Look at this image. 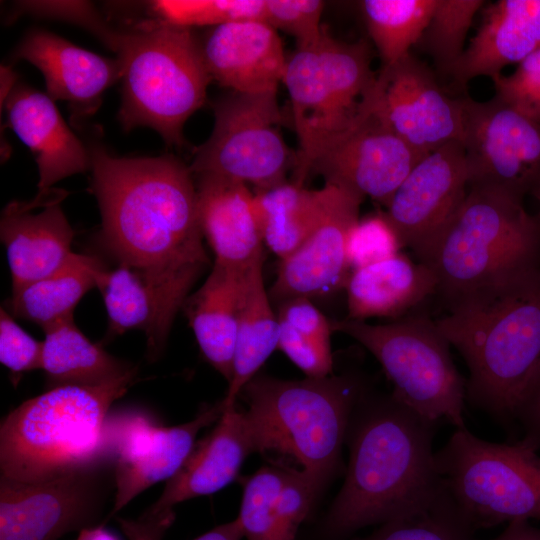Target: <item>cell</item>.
Wrapping results in <instances>:
<instances>
[{
    "instance_id": "obj_1",
    "label": "cell",
    "mask_w": 540,
    "mask_h": 540,
    "mask_svg": "<svg viewBox=\"0 0 540 540\" xmlns=\"http://www.w3.org/2000/svg\"><path fill=\"white\" fill-rule=\"evenodd\" d=\"M92 182L101 214L98 242L137 273L152 292L155 321L147 359L161 354L174 319L210 265L197 215L189 166L172 155L114 157L90 149Z\"/></svg>"
},
{
    "instance_id": "obj_2",
    "label": "cell",
    "mask_w": 540,
    "mask_h": 540,
    "mask_svg": "<svg viewBox=\"0 0 540 540\" xmlns=\"http://www.w3.org/2000/svg\"><path fill=\"white\" fill-rule=\"evenodd\" d=\"M435 424L393 394L360 399L349 426L345 481L321 528L328 540L408 515L444 486L433 451Z\"/></svg>"
},
{
    "instance_id": "obj_3",
    "label": "cell",
    "mask_w": 540,
    "mask_h": 540,
    "mask_svg": "<svg viewBox=\"0 0 540 540\" xmlns=\"http://www.w3.org/2000/svg\"><path fill=\"white\" fill-rule=\"evenodd\" d=\"M448 302L436 324L467 365L466 399L495 419H516L540 382V265Z\"/></svg>"
},
{
    "instance_id": "obj_4",
    "label": "cell",
    "mask_w": 540,
    "mask_h": 540,
    "mask_svg": "<svg viewBox=\"0 0 540 540\" xmlns=\"http://www.w3.org/2000/svg\"><path fill=\"white\" fill-rule=\"evenodd\" d=\"M136 374L101 386L49 388L13 409L0 427L1 476L42 482L98 458L110 407Z\"/></svg>"
},
{
    "instance_id": "obj_5",
    "label": "cell",
    "mask_w": 540,
    "mask_h": 540,
    "mask_svg": "<svg viewBox=\"0 0 540 540\" xmlns=\"http://www.w3.org/2000/svg\"><path fill=\"white\" fill-rule=\"evenodd\" d=\"M259 452L290 455L320 488L336 471L363 396L352 375L281 380L254 376L243 388Z\"/></svg>"
},
{
    "instance_id": "obj_6",
    "label": "cell",
    "mask_w": 540,
    "mask_h": 540,
    "mask_svg": "<svg viewBox=\"0 0 540 540\" xmlns=\"http://www.w3.org/2000/svg\"><path fill=\"white\" fill-rule=\"evenodd\" d=\"M117 54L123 80L118 118L125 131L147 126L182 147L183 126L205 102L212 80L201 43L190 28L160 19L123 33Z\"/></svg>"
},
{
    "instance_id": "obj_7",
    "label": "cell",
    "mask_w": 540,
    "mask_h": 540,
    "mask_svg": "<svg viewBox=\"0 0 540 540\" xmlns=\"http://www.w3.org/2000/svg\"><path fill=\"white\" fill-rule=\"evenodd\" d=\"M540 218L522 199L469 187L425 264L448 300L515 271L540 265Z\"/></svg>"
},
{
    "instance_id": "obj_8",
    "label": "cell",
    "mask_w": 540,
    "mask_h": 540,
    "mask_svg": "<svg viewBox=\"0 0 540 540\" xmlns=\"http://www.w3.org/2000/svg\"><path fill=\"white\" fill-rule=\"evenodd\" d=\"M436 463L444 488L475 530L540 521V454L521 440L493 443L456 428Z\"/></svg>"
},
{
    "instance_id": "obj_9",
    "label": "cell",
    "mask_w": 540,
    "mask_h": 540,
    "mask_svg": "<svg viewBox=\"0 0 540 540\" xmlns=\"http://www.w3.org/2000/svg\"><path fill=\"white\" fill-rule=\"evenodd\" d=\"M332 330L363 345L392 382V394L430 422L447 420L465 427L466 380L457 370L450 343L436 321L413 315L372 325L349 318L331 322Z\"/></svg>"
},
{
    "instance_id": "obj_10",
    "label": "cell",
    "mask_w": 540,
    "mask_h": 540,
    "mask_svg": "<svg viewBox=\"0 0 540 540\" xmlns=\"http://www.w3.org/2000/svg\"><path fill=\"white\" fill-rule=\"evenodd\" d=\"M209 138L195 148L191 173L232 179L255 190L282 182L295 166L281 134L282 113L277 92H231L213 105Z\"/></svg>"
},
{
    "instance_id": "obj_11",
    "label": "cell",
    "mask_w": 540,
    "mask_h": 540,
    "mask_svg": "<svg viewBox=\"0 0 540 540\" xmlns=\"http://www.w3.org/2000/svg\"><path fill=\"white\" fill-rule=\"evenodd\" d=\"M114 495L113 464L104 456L42 482L1 476L0 540H58L70 532L104 526Z\"/></svg>"
},
{
    "instance_id": "obj_12",
    "label": "cell",
    "mask_w": 540,
    "mask_h": 540,
    "mask_svg": "<svg viewBox=\"0 0 540 540\" xmlns=\"http://www.w3.org/2000/svg\"><path fill=\"white\" fill-rule=\"evenodd\" d=\"M282 82L299 143L293 182L303 185L315 158L364 113L367 82L352 64L324 58L319 40L288 58Z\"/></svg>"
},
{
    "instance_id": "obj_13",
    "label": "cell",
    "mask_w": 540,
    "mask_h": 540,
    "mask_svg": "<svg viewBox=\"0 0 540 540\" xmlns=\"http://www.w3.org/2000/svg\"><path fill=\"white\" fill-rule=\"evenodd\" d=\"M224 408L221 399L203 407L192 420L170 427L141 410L109 414L100 455L113 464L115 495L105 524L144 490L170 479L191 453L199 431L217 422Z\"/></svg>"
},
{
    "instance_id": "obj_14",
    "label": "cell",
    "mask_w": 540,
    "mask_h": 540,
    "mask_svg": "<svg viewBox=\"0 0 540 540\" xmlns=\"http://www.w3.org/2000/svg\"><path fill=\"white\" fill-rule=\"evenodd\" d=\"M461 99L468 188H491L523 200L540 182V122L495 97Z\"/></svg>"
},
{
    "instance_id": "obj_15",
    "label": "cell",
    "mask_w": 540,
    "mask_h": 540,
    "mask_svg": "<svg viewBox=\"0 0 540 540\" xmlns=\"http://www.w3.org/2000/svg\"><path fill=\"white\" fill-rule=\"evenodd\" d=\"M254 452L259 446L247 412L237 403L225 407L212 431L195 443L181 468L166 481L159 498L138 518L119 519L123 532L130 540H162L175 520L176 505L230 484Z\"/></svg>"
},
{
    "instance_id": "obj_16",
    "label": "cell",
    "mask_w": 540,
    "mask_h": 540,
    "mask_svg": "<svg viewBox=\"0 0 540 540\" xmlns=\"http://www.w3.org/2000/svg\"><path fill=\"white\" fill-rule=\"evenodd\" d=\"M468 192L461 141L424 155L392 195L384 212L403 247L426 263L440 233Z\"/></svg>"
},
{
    "instance_id": "obj_17",
    "label": "cell",
    "mask_w": 540,
    "mask_h": 540,
    "mask_svg": "<svg viewBox=\"0 0 540 540\" xmlns=\"http://www.w3.org/2000/svg\"><path fill=\"white\" fill-rule=\"evenodd\" d=\"M423 156L376 113L374 87L365 112L348 131L315 158L310 173L321 175L325 184L370 197L386 207Z\"/></svg>"
},
{
    "instance_id": "obj_18",
    "label": "cell",
    "mask_w": 540,
    "mask_h": 540,
    "mask_svg": "<svg viewBox=\"0 0 540 540\" xmlns=\"http://www.w3.org/2000/svg\"><path fill=\"white\" fill-rule=\"evenodd\" d=\"M375 111L423 155L462 139V99L443 92L428 66L412 54L381 68L375 84Z\"/></svg>"
},
{
    "instance_id": "obj_19",
    "label": "cell",
    "mask_w": 540,
    "mask_h": 540,
    "mask_svg": "<svg viewBox=\"0 0 540 540\" xmlns=\"http://www.w3.org/2000/svg\"><path fill=\"white\" fill-rule=\"evenodd\" d=\"M331 186L326 209L309 236L281 259L271 297L279 303L292 298L325 295L345 283L351 273L346 243L359 219L364 197L346 188Z\"/></svg>"
},
{
    "instance_id": "obj_20",
    "label": "cell",
    "mask_w": 540,
    "mask_h": 540,
    "mask_svg": "<svg viewBox=\"0 0 540 540\" xmlns=\"http://www.w3.org/2000/svg\"><path fill=\"white\" fill-rule=\"evenodd\" d=\"M68 192L38 190L30 201H12L2 211L0 237L6 249L12 290L44 278L73 253L74 231L61 207Z\"/></svg>"
},
{
    "instance_id": "obj_21",
    "label": "cell",
    "mask_w": 540,
    "mask_h": 540,
    "mask_svg": "<svg viewBox=\"0 0 540 540\" xmlns=\"http://www.w3.org/2000/svg\"><path fill=\"white\" fill-rule=\"evenodd\" d=\"M211 78L233 92H277L287 60L277 31L261 20L216 26L201 43Z\"/></svg>"
},
{
    "instance_id": "obj_22",
    "label": "cell",
    "mask_w": 540,
    "mask_h": 540,
    "mask_svg": "<svg viewBox=\"0 0 540 540\" xmlns=\"http://www.w3.org/2000/svg\"><path fill=\"white\" fill-rule=\"evenodd\" d=\"M14 57L42 72L47 95L52 100L67 101L75 121L93 115L104 90L122 77L118 58L102 57L42 30L30 32Z\"/></svg>"
},
{
    "instance_id": "obj_23",
    "label": "cell",
    "mask_w": 540,
    "mask_h": 540,
    "mask_svg": "<svg viewBox=\"0 0 540 540\" xmlns=\"http://www.w3.org/2000/svg\"><path fill=\"white\" fill-rule=\"evenodd\" d=\"M197 215L215 261L240 271L264 255L254 192L221 176L198 175Z\"/></svg>"
},
{
    "instance_id": "obj_24",
    "label": "cell",
    "mask_w": 540,
    "mask_h": 540,
    "mask_svg": "<svg viewBox=\"0 0 540 540\" xmlns=\"http://www.w3.org/2000/svg\"><path fill=\"white\" fill-rule=\"evenodd\" d=\"M4 105L11 128L34 155L38 190L52 188L56 182L91 168L90 152L48 95L17 84Z\"/></svg>"
},
{
    "instance_id": "obj_25",
    "label": "cell",
    "mask_w": 540,
    "mask_h": 540,
    "mask_svg": "<svg viewBox=\"0 0 540 540\" xmlns=\"http://www.w3.org/2000/svg\"><path fill=\"white\" fill-rule=\"evenodd\" d=\"M483 12L480 27L447 74L461 86L481 76L492 79L540 49V0H499Z\"/></svg>"
},
{
    "instance_id": "obj_26",
    "label": "cell",
    "mask_w": 540,
    "mask_h": 540,
    "mask_svg": "<svg viewBox=\"0 0 540 540\" xmlns=\"http://www.w3.org/2000/svg\"><path fill=\"white\" fill-rule=\"evenodd\" d=\"M348 317H398L437 291L433 270L399 253L352 271L345 283Z\"/></svg>"
},
{
    "instance_id": "obj_27",
    "label": "cell",
    "mask_w": 540,
    "mask_h": 540,
    "mask_svg": "<svg viewBox=\"0 0 540 540\" xmlns=\"http://www.w3.org/2000/svg\"><path fill=\"white\" fill-rule=\"evenodd\" d=\"M243 271L214 262L205 282L181 308L203 356L228 383L233 375Z\"/></svg>"
},
{
    "instance_id": "obj_28",
    "label": "cell",
    "mask_w": 540,
    "mask_h": 540,
    "mask_svg": "<svg viewBox=\"0 0 540 540\" xmlns=\"http://www.w3.org/2000/svg\"><path fill=\"white\" fill-rule=\"evenodd\" d=\"M264 255L242 273L233 375L224 406L237 403L245 385L278 348L279 319L274 313L263 279Z\"/></svg>"
},
{
    "instance_id": "obj_29",
    "label": "cell",
    "mask_w": 540,
    "mask_h": 540,
    "mask_svg": "<svg viewBox=\"0 0 540 540\" xmlns=\"http://www.w3.org/2000/svg\"><path fill=\"white\" fill-rule=\"evenodd\" d=\"M42 370L47 389L65 386H101L137 373V368L106 352L77 327L73 315L44 329Z\"/></svg>"
},
{
    "instance_id": "obj_30",
    "label": "cell",
    "mask_w": 540,
    "mask_h": 540,
    "mask_svg": "<svg viewBox=\"0 0 540 540\" xmlns=\"http://www.w3.org/2000/svg\"><path fill=\"white\" fill-rule=\"evenodd\" d=\"M287 467L264 466L243 485L239 520L247 540H295L311 511L298 488L283 487Z\"/></svg>"
},
{
    "instance_id": "obj_31",
    "label": "cell",
    "mask_w": 540,
    "mask_h": 540,
    "mask_svg": "<svg viewBox=\"0 0 540 540\" xmlns=\"http://www.w3.org/2000/svg\"><path fill=\"white\" fill-rule=\"evenodd\" d=\"M106 266L96 256L72 253L48 276L12 290L10 314L33 322L42 329L73 315L82 297L97 286Z\"/></svg>"
},
{
    "instance_id": "obj_32",
    "label": "cell",
    "mask_w": 540,
    "mask_h": 540,
    "mask_svg": "<svg viewBox=\"0 0 540 540\" xmlns=\"http://www.w3.org/2000/svg\"><path fill=\"white\" fill-rule=\"evenodd\" d=\"M331 186L311 190L295 182L255 190L263 242L280 259L297 249L321 219Z\"/></svg>"
},
{
    "instance_id": "obj_33",
    "label": "cell",
    "mask_w": 540,
    "mask_h": 540,
    "mask_svg": "<svg viewBox=\"0 0 540 540\" xmlns=\"http://www.w3.org/2000/svg\"><path fill=\"white\" fill-rule=\"evenodd\" d=\"M438 0H365L362 13L382 67L411 54L427 28Z\"/></svg>"
},
{
    "instance_id": "obj_34",
    "label": "cell",
    "mask_w": 540,
    "mask_h": 540,
    "mask_svg": "<svg viewBox=\"0 0 540 540\" xmlns=\"http://www.w3.org/2000/svg\"><path fill=\"white\" fill-rule=\"evenodd\" d=\"M108 316L106 339L131 329H140L146 337L155 321V303L144 280L124 265L105 267L97 278Z\"/></svg>"
},
{
    "instance_id": "obj_35",
    "label": "cell",
    "mask_w": 540,
    "mask_h": 540,
    "mask_svg": "<svg viewBox=\"0 0 540 540\" xmlns=\"http://www.w3.org/2000/svg\"><path fill=\"white\" fill-rule=\"evenodd\" d=\"M474 531L444 488L428 505L351 540H474Z\"/></svg>"
},
{
    "instance_id": "obj_36",
    "label": "cell",
    "mask_w": 540,
    "mask_h": 540,
    "mask_svg": "<svg viewBox=\"0 0 540 540\" xmlns=\"http://www.w3.org/2000/svg\"><path fill=\"white\" fill-rule=\"evenodd\" d=\"M482 0H438L417 46L448 74L465 50V41Z\"/></svg>"
},
{
    "instance_id": "obj_37",
    "label": "cell",
    "mask_w": 540,
    "mask_h": 540,
    "mask_svg": "<svg viewBox=\"0 0 540 540\" xmlns=\"http://www.w3.org/2000/svg\"><path fill=\"white\" fill-rule=\"evenodd\" d=\"M153 8L162 20L187 28L264 18V0H159Z\"/></svg>"
},
{
    "instance_id": "obj_38",
    "label": "cell",
    "mask_w": 540,
    "mask_h": 540,
    "mask_svg": "<svg viewBox=\"0 0 540 540\" xmlns=\"http://www.w3.org/2000/svg\"><path fill=\"white\" fill-rule=\"evenodd\" d=\"M403 247L384 212L359 218L352 226L346 243L350 271L388 259Z\"/></svg>"
},
{
    "instance_id": "obj_39",
    "label": "cell",
    "mask_w": 540,
    "mask_h": 540,
    "mask_svg": "<svg viewBox=\"0 0 540 540\" xmlns=\"http://www.w3.org/2000/svg\"><path fill=\"white\" fill-rule=\"evenodd\" d=\"M323 8L320 0H264L263 21L294 37L297 48H307L321 37Z\"/></svg>"
},
{
    "instance_id": "obj_40",
    "label": "cell",
    "mask_w": 540,
    "mask_h": 540,
    "mask_svg": "<svg viewBox=\"0 0 540 540\" xmlns=\"http://www.w3.org/2000/svg\"><path fill=\"white\" fill-rule=\"evenodd\" d=\"M491 80L495 98L540 122V49L520 62L511 74Z\"/></svg>"
},
{
    "instance_id": "obj_41",
    "label": "cell",
    "mask_w": 540,
    "mask_h": 540,
    "mask_svg": "<svg viewBox=\"0 0 540 540\" xmlns=\"http://www.w3.org/2000/svg\"><path fill=\"white\" fill-rule=\"evenodd\" d=\"M21 11L41 16L64 19L83 26L108 46L118 52L123 33L110 27L93 5L84 1H25L19 3Z\"/></svg>"
},
{
    "instance_id": "obj_42",
    "label": "cell",
    "mask_w": 540,
    "mask_h": 540,
    "mask_svg": "<svg viewBox=\"0 0 540 540\" xmlns=\"http://www.w3.org/2000/svg\"><path fill=\"white\" fill-rule=\"evenodd\" d=\"M43 341L23 330L5 309L0 311V361L13 374L42 368Z\"/></svg>"
},
{
    "instance_id": "obj_43",
    "label": "cell",
    "mask_w": 540,
    "mask_h": 540,
    "mask_svg": "<svg viewBox=\"0 0 540 540\" xmlns=\"http://www.w3.org/2000/svg\"><path fill=\"white\" fill-rule=\"evenodd\" d=\"M279 325L278 348L306 377L323 378L332 374L333 357L330 344L305 336L280 319Z\"/></svg>"
},
{
    "instance_id": "obj_44",
    "label": "cell",
    "mask_w": 540,
    "mask_h": 540,
    "mask_svg": "<svg viewBox=\"0 0 540 540\" xmlns=\"http://www.w3.org/2000/svg\"><path fill=\"white\" fill-rule=\"evenodd\" d=\"M277 316L295 331L330 344V334L333 331L331 322L313 305L310 299L300 297L281 302Z\"/></svg>"
},
{
    "instance_id": "obj_45",
    "label": "cell",
    "mask_w": 540,
    "mask_h": 540,
    "mask_svg": "<svg viewBox=\"0 0 540 540\" xmlns=\"http://www.w3.org/2000/svg\"><path fill=\"white\" fill-rule=\"evenodd\" d=\"M516 419L523 429L521 441L540 453V382L521 406Z\"/></svg>"
},
{
    "instance_id": "obj_46",
    "label": "cell",
    "mask_w": 540,
    "mask_h": 540,
    "mask_svg": "<svg viewBox=\"0 0 540 540\" xmlns=\"http://www.w3.org/2000/svg\"><path fill=\"white\" fill-rule=\"evenodd\" d=\"M492 540H540V527L530 521H514Z\"/></svg>"
},
{
    "instance_id": "obj_47",
    "label": "cell",
    "mask_w": 540,
    "mask_h": 540,
    "mask_svg": "<svg viewBox=\"0 0 540 540\" xmlns=\"http://www.w3.org/2000/svg\"><path fill=\"white\" fill-rule=\"evenodd\" d=\"M244 537L241 524L237 518L219 525L200 535L194 540H241Z\"/></svg>"
},
{
    "instance_id": "obj_48",
    "label": "cell",
    "mask_w": 540,
    "mask_h": 540,
    "mask_svg": "<svg viewBox=\"0 0 540 540\" xmlns=\"http://www.w3.org/2000/svg\"><path fill=\"white\" fill-rule=\"evenodd\" d=\"M17 75L7 66H1V109L16 86Z\"/></svg>"
},
{
    "instance_id": "obj_49",
    "label": "cell",
    "mask_w": 540,
    "mask_h": 540,
    "mask_svg": "<svg viewBox=\"0 0 540 540\" xmlns=\"http://www.w3.org/2000/svg\"><path fill=\"white\" fill-rule=\"evenodd\" d=\"M76 540H119V538L100 525L82 530Z\"/></svg>"
},
{
    "instance_id": "obj_50",
    "label": "cell",
    "mask_w": 540,
    "mask_h": 540,
    "mask_svg": "<svg viewBox=\"0 0 540 540\" xmlns=\"http://www.w3.org/2000/svg\"><path fill=\"white\" fill-rule=\"evenodd\" d=\"M532 193L534 194L535 198L537 199V201L539 203V207H540V182L536 186V188L533 190ZM539 218H540V213H539Z\"/></svg>"
}]
</instances>
